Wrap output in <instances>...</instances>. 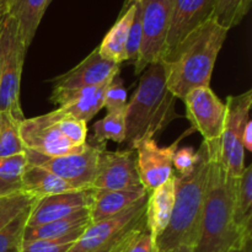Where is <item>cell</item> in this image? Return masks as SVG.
<instances>
[{
  "mask_svg": "<svg viewBox=\"0 0 252 252\" xmlns=\"http://www.w3.org/2000/svg\"><path fill=\"white\" fill-rule=\"evenodd\" d=\"M126 112L107 113L94 125L93 140L101 145H106L107 140L122 144L126 142Z\"/></svg>",
  "mask_w": 252,
  "mask_h": 252,
  "instance_id": "484cf974",
  "label": "cell"
},
{
  "mask_svg": "<svg viewBox=\"0 0 252 252\" xmlns=\"http://www.w3.org/2000/svg\"><path fill=\"white\" fill-rule=\"evenodd\" d=\"M31 207L19 214L4 229L0 230V252H21L25 228Z\"/></svg>",
  "mask_w": 252,
  "mask_h": 252,
  "instance_id": "f546056e",
  "label": "cell"
},
{
  "mask_svg": "<svg viewBox=\"0 0 252 252\" xmlns=\"http://www.w3.org/2000/svg\"><path fill=\"white\" fill-rule=\"evenodd\" d=\"M214 6L216 0H172L164 59L187 34L213 17Z\"/></svg>",
  "mask_w": 252,
  "mask_h": 252,
  "instance_id": "2e32d148",
  "label": "cell"
},
{
  "mask_svg": "<svg viewBox=\"0 0 252 252\" xmlns=\"http://www.w3.org/2000/svg\"><path fill=\"white\" fill-rule=\"evenodd\" d=\"M2 128V112H0V133H1Z\"/></svg>",
  "mask_w": 252,
  "mask_h": 252,
  "instance_id": "7bdbcfd3",
  "label": "cell"
},
{
  "mask_svg": "<svg viewBox=\"0 0 252 252\" xmlns=\"http://www.w3.org/2000/svg\"><path fill=\"white\" fill-rule=\"evenodd\" d=\"M226 116L220 135V158L230 177H238L245 170V148L243 147V132L251 120L252 90L226 98Z\"/></svg>",
  "mask_w": 252,
  "mask_h": 252,
  "instance_id": "ba28073f",
  "label": "cell"
},
{
  "mask_svg": "<svg viewBox=\"0 0 252 252\" xmlns=\"http://www.w3.org/2000/svg\"><path fill=\"white\" fill-rule=\"evenodd\" d=\"M127 91H126L121 71L116 73L111 79L103 98V107L107 113H121L127 111Z\"/></svg>",
  "mask_w": 252,
  "mask_h": 252,
  "instance_id": "1f68e13d",
  "label": "cell"
},
{
  "mask_svg": "<svg viewBox=\"0 0 252 252\" xmlns=\"http://www.w3.org/2000/svg\"><path fill=\"white\" fill-rule=\"evenodd\" d=\"M175 203V174L165 184L148 193L145 224L155 243L169 225Z\"/></svg>",
  "mask_w": 252,
  "mask_h": 252,
  "instance_id": "d6986e66",
  "label": "cell"
},
{
  "mask_svg": "<svg viewBox=\"0 0 252 252\" xmlns=\"http://www.w3.org/2000/svg\"><path fill=\"white\" fill-rule=\"evenodd\" d=\"M241 252H252V239L246 241L245 245L241 249Z\"/></svg>",
  "mask_w": 252,
  "mask_h": 252,
  "instance_id": "f35d334b",
  "label": "cell"
},
{
  "mask_svg": "<svg viewBox=\"0 0 252 252\" xmlns=\"http://www.w3.org/2000/svg\"><path fill=\"white\" fill-rule=\"evenodd\" d=\"M176 140L169 147H159L157 139H145L135 147L137 154V169L142 186L149 193L167 181L174 174V155L177 150L180 140Z\"/></svg>",
  "mask_w": 252,
  "mask_h": 252,
  "instance_id": "5bb4252c",
  "label": "cell"
},
{
  "mask_svg": "<svg viewBox=\"0 0 252 252\" xmlns=\"http://www.w3.org/2000/svg\"><path fill=\"white\" fill-rule=\"evenodd\" d=\"M20 135L26 150L57 158L81 152L88 145V123L61 108L20 122Z\"/></svg>",
  "mask_w": 252,
  "mask_h": 252,
  "instance_id": "5b68a950",
  "label": "cell"
},
{
  "mask_svg": "<svg viewBox=\"0 0 252 252\" xmlns=\"http://www.w3.org/2000/svg\"><path fill=\"white\" fill-rule=\"evenodd\" d=\"M139 186L142 182L138 175L134 149L101 152L93 189L115 191Z\"/></svg>",
  "mask_w": 252,
  "mask_h": 252,
  "instance_id": "7c38bea8",
  "label": "cell"
},
{
  "mask_svg": "<svg viewBox=\"0 0 252 252\" xmlns=\"http://www.w3.org/2000/svg\"><path fill=\"white\" fill-rule=\"evenodd\" d=\"M91 197L93 189L41 197L31 207L26 226L32 228L52 223L88 211L91 204Z\"/></svg>",
  "mask_w": 252,
  "mask_h": 252,
  "instance_id": "9a60e30c",
  "label": "cell"
},
{
  "mask_svg": "<svg viewBox=\"0 0 252 252\" xmlns=\"http://www.w3.org/2000/svg\"><path fill=\"white\" fill-rule=\"evenodd\" d=\"M229 30L212 17L187 34L161 62L169 90L184 101L189 91L211 88L212 74Z\"/></svg>",
  "mask_w": 252,
  "mask_h": 252,
  "instance_id": "7a4b0ae2",
  "label": "cell"
},
{
  "mask_svg": "<svg viewBox=\"0 0 252 252\" xmlns=\"http://www.w3.org/2000/svg\"><path fill=\"white\" fill-rule=\"evenodd\" d=\"M111 79L97 86L85 88L74 93L52 97L51 102L58 106V108L64 112L75 117L76 120L88 123L101 108H103V98Z\"/></svg>",
  "mask_w": 252,
  "mask_h": 252,
  "instance_id": "ac0fdd59",
  "label": "cell"
},
{
  "mask_svg": "<svg viewBox=\"0 0 252 252\" xmlns=\"http://www.w3.org/2000/svg\"><path fill=\"white\" fill-rule=\"evenodd\" d=\"M142 1L143 0H127V1L125 2V5H123V9L127 6H129V5H132V4H137V2H142Z\"/></svg>",
  "mask_w": 252,
  "mask_h": 252,
  "instance_id": "ab89813d",
  "label": "cell"
},
{
  "mask_svg": "<svg viewBox=\"0 0 252 252\" xmlns=\"http://www.w3.org/2000/svg\"><path fill=\"white\" fill-rule=\"evenodd\" d=\"M147 198L148 196L118 216L90 223L68 252H110L127 231L145 218Z\"/></svg>",
  "mask_w": 252,
  "mask_h": 252,
  "instance_id": "30bf717a",
  "label": "cell"
},
{
  "mask_svg": "<svg viewBox=\"0 0 252 252\" xmlns=\"http://www.w3.org/2000/svg\"><path fill=\"white\" fill-rule=\"evenodd\" d=\"M219 140L206 142L209 152V171L194 252L238 251L252 239V235H244L234 223L233 177L229 176L221 162Z\"/></svg>",
  "mask_w": 252,
  "mask_h": 252,
  "instance_id": "6da1fadb",
  "label": "cell"
},
{
  "mask_svg": "<svg viewBox=\"0 0 252 252\" xmlns=\"http://www.w3.org/2000/svg\"><path fill=\"white\" fill-rule=\"evenodd\" d=\"M137 4H132L122 10L118 20L108 30L101 44L97 47L98 53L103 59L117 65L127 62L128 34L137 11Z\"/></svg>",
  "mask_w": 252,
  "mask_h": 252,
  "instance_id": "ffe728a7",
  "label": "cell"
},
{
  "mask_svg": "<svg viewBox=\"0 0 252 252\" xmlns=\"http://www.w3.org/2000/svg\"><path fill=\"white\" fill-rule=\"evenodd\" d=\"M110 252H157V243L145 224V218L127 231Z\"/></svg>",
  "mask_w": 252,
  "mask_h": 252,
  "instance_id": "d4e9b609",
  "label": "cell"
},
{
  "mask_svg": "<svg viewBox=\"0 0 252 252\" xmlns=\"http://www.w3.org/2000/svg\"><path fill=\"white\" fill-rule=\"evenodd\" d=\"M233 252H241V250H238V251H233Z\"/></svg>",
  "mask_w": 252,
  "mask_h": 252,
  "instance_id": "ee69618b",
  "label": "cell"
},
{
  "mask_svg": "<svg viewBox=\"0 0 252 252\" xmlns=\"http://www.w3.org/2000/svg\"><path fill=\"white\" fill-rule=\"evenodd\" d=\"M29 165L26 152L12 157L0 158V180L5 184L22 189V177Z\"/></svg>",
  "mask_w": 252,
  "mask_h": 252,
  "instance_id": "4dcf8cb0",
  "label": "cell"
},
{
  "mask_svg": "<svg viewBox=\"0 0 252 252\" xmlns=\"http://www.w3.org/2000/svg\"><path fill=\"white\" fill-rule=\"evenodd\" d=\"M1 59H2V47H1V38H0V76H1Z\"/></svg>",
  "mask_w": 252,
  "mask_h": 252,
  "instance_id": "b9f144b4",
  "label": "cell"
},
{
  "mask_svg": "<svg viewBox=\"0 0 252 252\" xmlns=\"http://www.w3.org/2000/svg\"><path fill=\"white\" fill-rule=\"evenodd\" d=\"M142 43V22H140V2L137 4L134 19L130 26L129 34L127 41V62L130 64H135L138 61Z\"/></svg>",
  "mask_w": 252,
  "mask_h": 252,
  "instance_id": "e575fe53",
  "label": "cell"
},
{
  "mask_svg": "<svg viewBox=\"0 0 252 252\" xmlns=\"http://www.w3.org/2000/svg\"><path fill=\"white\" fill-rule=\"evenodd\" d=\"M37 199L38 197L25 191H17L0 197V230L19 214L30 208Z\"/></svg>",
  "mask_w": 252,
  "mask_h": 252,
  "instance_id": "f1b7e54d",
  "label": "cell"
},
{
  "mask_svg": "<svg viewBox=\"0 0 252 252\" xmlns=\"http://www.w3.org/2000/svg\"><path fill=\"white\" fill-rule=\"evenodd\" d=\"M184 103L192 130L201 133L204 142L220 139L226 106L211 88H197L189 91L184 98Z\"/></svg>",
  "mask_w": 252,
  "mask_h": 252,
  "instance_id": "8fae6325",
  "label": "cell"
},
{
  "mask_svg": "<svg viewBox=\"0 0 252 252\" xmlns=\"http://www.w3.org/2000/svg\"><path fill=\"white\" fill-rule=\"evenodd\" d=\"M0 38L2 47L0 112H7L22 121L25 116L20 102V88L22 69L29 48L21 39L16 20L7 12L0 14Z\"/></svg>",
  "mask_w": 252,
  "mask_h": 252,
  "instance_id": "8992f818",
  "label": "cell"
},
{
  "mask_svg": "<svg viewBox=\"0 0 252 252\" xmlns=\"http://www.w3.org/2000/svg\"><path fill=\"white\" fill-rule=\"evenodd\" d=\"M199 159L187 176L175 174V203L169 225L157 241V252L179 246L194 248L198 239L209 171L208 144L202 142Z\"/></svg>",
  "mask_w": 252,
  "mask_h": 252,
  "instance_id": "277c9868",
  "label": "cell"
},
{
  "mask_svg": "<svg viewBox=\"0 0 252 252\" xmlns=\"http://www.w3.org/2000/svg\"><path fill=\"white\" fill-rule=\"evenodd\" d=\"M80 235L64 236L49 240L24 241L21 252H68Z\"/></svg>",
  "mask_w": 252,
  "mask_h": 252,
  "instance_id": "d6a6232c",
  "label": "cell"
},
{
  "mask_svg": "<svg viewBox=\"0 0 252 252\" xmlns=\"http://www.w3.org/2000/svg\"><path fill=\"white\" fill-rule=\"evenodd\" d=\"M52 1H53V0H51V2H52Z\"/></svg>",
  "mask_w": 252,
  "mask_h": 252,
  "instance_id": "f6af8a7d",
  "label": "cell"
},
{
  "mask_svg": "<svg viewBox=\"0 0 252 252\" xmlns=\"http://www.w3.org/2000/svg\"><path fill=\"white\" fill-rule=\"evenodd\" d=\"M160 252H194L192 246H179V248L170 249V250L160 251Z\"/></svg>",
  "mask_w": 252,
  "mask_h": 252,
  "instance_id": "74e56055",
  "label": "cell"
},
{
  "mask_svg": "<svg viewBox=\"0 0 252 252\" xmlns=\"http://www.w3.org/2000/svg\"><path fill=\"white\" fill-rule=\"evenodd\" d=\"M233 218L244 235H252V165L233 179Z\"/></svg>",
  "mask_w": 252,
  "mask_h": 252,
  "instance_id": "603a6c76",
  "label": "cell"
},
{
  "mask_svg": "<svg viewBox=\"0 0 252 252\" xmlns=\"http://www.w3.org/2000/svg\"><path fill=\"white\" fill-rule=\"evenodd\" d=\"M142 74L126 111V143L129 149L145 139H157L172 121L181 117L176 112L177 98L166 85L161 62L150 64Z\"/></svg>",
  "mask_w": 252,
  "mask_h": 252,
  "instance_id": "3957f363",
  "label": "cell"
},
{
  "mask_svg": "<svg viewBox=\"0 0 252 252\" xmlns=\"http://www.w3.org/2000/svg\"><path fill=\"white\" fill-rule=\"evenodd\" d=\"M241 142H243V147L245 148V150L252 152V121L251 120L246 123L245 128H244Z\"/></svg>",
  "mask_w": 252,
  "mask_h": 252,
  "instance_id": "d590c367",
  "label": "cell"
},
{
  "mask_svg": "<svg viewBox=\"0 0 252 252\" xmlns=\"http://www.w3.org/2000/svg\"><path fill=\"white\" fill-rule=\"evenodd\" d=\"M17 191H22V189H15V187L10 186V185L5 184L4 181H1V180H0V197L5 196V194L14 193V192H17Z\"/></svg>",
  "mask_w": 252,
  "mask_h": 252,
  "instance_id": "8d00e7d4",
  "label": "cell"
},
{
  "mask_svg": "<svg viewBox=\"0 0 252 252\" xmlns=\"http://www.w3.org/2000/svg\"><path fill=\"white\" fill-rule=\"evenodd\" d=\"M21 121L7 112H2V128L0 133V158L12 157L26 152L20 135L19 126Z\"/></svg>",
  "mask_w": 252,
  "mask_h": 252,
  "instance_id": "83f0119b",
  "label": "cell"
},
{
  "mask_svg": "<svg viewBox=\"0 0 252 252\" xmlns=\"http://www.w3.org/2000/svg\"><path fill=\"white\" fill-rule=\"evenodd\" d=\"M6 2L7 0H0V14H1L5 10V7H6Z\"/></svg>",
  "mask_w": 252,
  "mask_h": 252,
  "instance_id": "60d3db41",
  "label": "cell"
},
{
  "mask_svg": "<svg viewBox=\"0 0 252 252\" xmlns=\"http://www.w3.org/2000/svg\"><path fill=\"white\" fill-rule=\"evenodd\" d=\"M89 209L81 213L74 214L68 218L52 223L42 224V225L25 228L24 241L33 240H49V239H59L70 235H83L85 229L90 225Z\"/></svg>",
  "mask_w": 252,
  "mask_h": 252,
  "instance_id": "7402d4cb",
  "label": "cell"
},
{
  "mask_svg": "<svg viewBox=\"0 0 252 252\" xmlns=\"http://www.w3.org/2000/svg\"><path fill=\"white\" fill-rule=\"evenodd\" d=\"M147 196L148 192L143 186L115 189V191L93 189L91 204L89 207L90 221L97 223V221L118 216Z\"/></svg>",
  "mask_w": 252,
  "mask_h": 252,
  "instance_id": "e0dca14e",
  "label": "cell"
},
{
  "mask_svg": "<svg viewBox=\"0 0 252 252\" xmlns=\"http://www.w3.org/2000/svg\"><path fill=\"white\" fill-rule=\"evenodd\" d=\"M251 2L252 0H216L213 19L220 26L231 30L245 19Z\"/></svg>",
  "mask_w": 252,
  "mask_h": 252,
  "instance_id": "4316f807",
  "label": "cell"
},
{
  "mask_svg": "<svg viewBox=\"0 0 252 252\" xmlns=\"http://www.w3.org/2000/svg\"><path fill=\"white\" fill-rule=\"evenodd\" d=\"M198 159V150L196 152L192 147L177 149L174 155V161H172V167H175V170H176L175 174L179 175V176H187V175H189L193 171L194 167H196Z\"/></svg>",
  "mask_w": 252,
  "mask_h": 252,
  "instance_id": "836d02e7",
  "label": "cell"
},
{
  "mask_svg": "<svg viewBox=\"0 0 252 252\" xmlns=\"http://www.w3.org/2000/svg\"><path fill=\"white\" fill-rule=\"evenodd\" d=\"M22 191L41 198L64 192L80 191V189H76L75 186L48 170L29 164L22 177Z\"/></svg>",
  "mask_w": 252,
  "mask_h": 252,
  "instance_id": "cb8c5ba5",
  "label": "cell"
},
{
  "mask_svg": "<svg viewBox=\"0 0 252 252\" xmlns=\"http://www.w3.org/2000/svg\"><path fill=\"white\" fill-rule=\"evenodd\" d=\"M105 148L106 145L97 144L91 139L88 142L85 149L81 152L63 157H43L30 150H26V155L30 165L39 166L53 172L76 189H93L94 180L97 171L98 157Z\"/></svg>",
  "mask_w": 252,
  "mask_h": 252,
  "instance_id": "9c48e42d",
  "label": "cell"
},
{
  "mask_svg": "<svg viewBox=\"0 0 252 252\" xmlns=\"http://www.w3.org/2000/svg\"><path fill=\"white\" fill-rule=\"evenodd\" d=\"M49 4L51 0H7L2 12H7L16 20L20 36L27 48L36 36Z\"/></svg>",
  "mask_w": 252,
  "mask_h": 252,
  "instance_id": "44dd1931",
  "label": "cell"
},
{
  "mask_svg": "<svg viewBox=\"0 0 252 252\" xmlns=\"http://www.w3.org/2000/svg\"><path fill=\"white\" fill-rule=\"evenodd\" d=\"M121 70V65L103 59L97 48L94 49L86 58L73 69L53 79L52 97L74 93L85 88L97 86L110 80L116 73Z\"/></svg>",
  "mask_w": 252,
  "mask_h": 252,
  "instance_id": "4fadbf2b",
  "label": "cell"
},
{
  "mask_svg": "<svg viewBox=\"0 0 252 252\" xmlns=\"http://www.w3.org/2000/svg\"><path fill=\"white\" fill-rule=\"evenodd\" d=\"M172 0H143L140 2L142 43L135 75H140L150 64L164 59L171 19Z\"/></svg>",
  "mask_w": 252,
  "mask_h": 252,
  "instance_id": "52a82bcc",
  "label": "cell"
}]
</instances>
